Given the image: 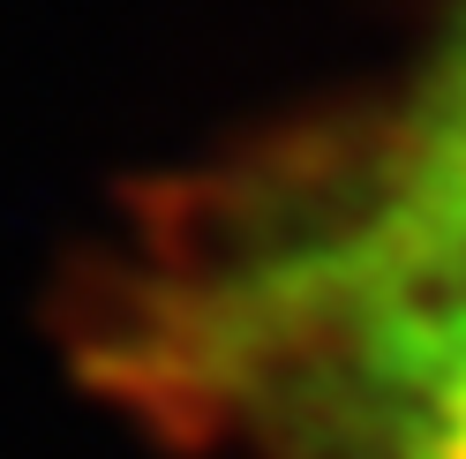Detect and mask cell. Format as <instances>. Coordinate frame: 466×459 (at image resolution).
<instances>
[{
    "label": "cell",
    "mask_w": 466,
    "mask_h": 459,
    "mask_svg": "<svg viewBox=\"0 0 466 459\" xmlns=\"http://www.w3.org/2000/svg\"><path fill=\"white\" fill-rule=\"evenodd\" d=\"M354 174L391 196L421 226L466 241V0H451L444 23L414 53V68L376 106L316 128Z\"/></svg>",
    "instance_id": "obj_2"
},
{
    "label": "cell",
    "mask_w": 466,
    "mask_h": 459,
    "mask_svg": "<svg viewBox=\"0 0 466 459\" xmlns=\"http://www.w3.org/2000/svg\"><path fill=\"white\" fill-rule=\"evenodd\" d=\"M91 377L233 459H466V241L324 136L173 189L98 271Z\"/></svg>",
    "instance_id": "obj_1"
}]
</instances>
